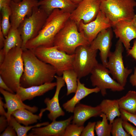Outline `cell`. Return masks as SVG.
<instances>
[{"instance_id":"obj_1","label":"cell","mask_w":136,"mask_h":136,"mask_svg":"<svg viewBox=\"0 0 136 136\" xmlns=\"http://www.w3.org/2000/svg\"><path fill=\"white\" fill-rule=\"evenodd\" d=\"M24 70L20 86L27 88L52 82L56 74L54 67L40 59L31 50L23 51Z\"/></svg>"},{"instance_id":"obj_2","label":"cell","mask_w":136,"mask_h":136,"mask_svg":"<svg viewBox=\"0 0 136 136\" xmlns=\"http://www.w3.org/2000/svg\"><path fill=\"white\" fill-rule=\"evenodd\" d=\"M71 13L58 9H54L48 17L38 35L27 42L25 49L31 50L40 46L48 47L53 46L56 36L69 19Z\"/></svg>"},{"instance_id":"obj_3","label":"cell","mask_w":136,"mask_h":136,"mask_svg":"<svg viewBox=\"0 0 136 136\" xmlns=\"http://www.w3.org/2000/svg\"><path fill=\"white\" fill-rule=\"evenodd\" d=\"M23 51L19 46L11 49L6 54L4 62L0 65V76L14 93L20 87V80L24 70Z\"/></svg>"},{"instance_id":"obj_4","label":"cell","mask_w":136,"mask_h":136,"mask_svg":"<svg viewBox=\"0 0 136 136\" xmlns=\"http://www.w3.org/2000/svg\"><path fill=\"white\" fill-rule=\"evenodd\" d=\"M83 34L79 31L76 23L70 19L56 36L53 46L70 55L74 54L79 46L90 45Z\"/></svg>"},{"instance_id":"obj_5","label":"cell","mask_w":136,"mask_h":136,"mask_svg":"<svg viewBox=\"0 0 136 136\" xmlns=\"http://www.w3.org/2000/svg\"><path fill=\"white\" fill-rule=\"evenodd\" d=\"M31 50L40 59L53 66L57 76H61L64 71L73 69L74 54H69L54 46H40Z\"/></svg>"},{"instance_id":"obj_6","label":"cell","mask_w":136,"mask_h":136,"mask_svg":"<svg viewBox=\"0 0 136 136\" xmlns=\"http://www.w3.org/2000/svg\"><path fill=\"white\" fill-rule=\"evenodd\" d=\"M135 7L134 0H100V10L114 26L120 20H132Z\"/></svg>"},{"instance_id":"obj_7","label":"cell","mask_w":136,"mask_h":136,"mask_svg":"<svg viewBox=\"0 0 136 136\" xmlns=\"http://www.w3.org/2000/svg\"><path fill=\"white\" fill-rule=\"evenodd\" d=\"M48 16L43 10L36 6L33 8L31 15L26 17L21 23L18 29L23 40L22 48L23 50L26 49L27 42L38 35Z\"/></svg>"},{"instance_id":"obj_8","label":"cell","mask_w":136,"mask_h":136,"mask_svg":"<svg viewBox=\"0 0 136 136\" xmlns=\"http://www.w3.org/2000/svg\"><path fill=\"white\" fill-rule=\"evenodd\" d=\"M98 50L93 49L90 45H81L76 49L73 69L79 79L90 74L98 63L96 59Z\"/></svg>"},{"instance_id":"obj_9","label":"cell","mask_w":136,"mask_h":136,"mask_svg":"<svg viewBox=\"0 0 136 136\" xmlns=\"http://www.w3.org/2000/svg\"><path fill=\"white\" fill-rule=\"evenodd\" d=\"M123 46L119 39L116 44L115 51L111 52L109 55L106 67L109 70L113 79L124 87L127 78L132 73V70L125 67L124 65L122 55Z\"/></svg>"},{"instance_id":"obj_10","label":"cell","mask_w":136,"mask_h":136,"mask_svg":"<svg viewBox=\"0 0 136 136\" xmlns=\"http://www.w3.org/2000/svg\"><path fill=\"white\" fill-rule=\"evenodd\" d=\"M108 69L102 64L98 63L93 68L90 77L92 85L98 87L102 96L107 94V90L110 89L113 92L123 90L122 86L110 75Z\"/></svg>"},{"instance_id":"obj_11","label":"cell","mask_w":136,"mask_h":136,"mask_svg":"<svg viewBox=\"0 0 136 136\" xmlns=\"http://www.w3.org/2000/svg\"><path fill=\"white\" fill-rule=\"evenodd\" d=\"M100 0H83L71 13L70 19L77 25L82 20L85 24L94 20L100 10Z\"/></svg>"},{"instance_id":"obj_12","label":"cell","mask_w":136,"mask_h":136,"mask_svg":"<svg viewBox=\"0 0 136 136\" xmlns=\"http://www.w3.org/2000/svg\"><path fill=\"white\" fill-rule=\"evenodd\" d=\"M78 26L79 31L83 34L90 44L101 31L111 28L112 25L108 19L100 10L94 20L87 24L81 20Z\"/></svg>"},{"instance_id":"obj_13","label":"cell","mask_w":136,"mask_h":136,"mask_svg":"<svg viewBox=\"0 0 136 136\" xmlns=\"http://www.w3.org/2000/svg\"><path fill=\"white\" fill-rule=\"evenodd\" d=\"M38 2L37 0H22L16 3L12 0L10 6L11 11L10 19L11 27L18 28L26 17L31 15L33 8L39 6Z\"/></svg>"},{"instance_id":"obj_14","label":"cell","mask_w":136,"mask_h":136,"mask_svg":"<svg viewBox=\"0 0 136 136\" xmlns=\"http://www.w3.org/2000/svg\"><path fill=\"white\" fill-rule=\"evenodd\" d=\"M56 85V89L54 95L50 99L47 97L44 100V102L46 106L45 108L41 109L39 115L41 118L43 113L47 110L49 112L47 116L49 119L53 121L60 116H63L65 115L64 112L60 106L59 100V95L62 88L65 86V82L61 76L55 75Z\"/></svg>"},{"instance_id":"obj_15","label":"cell","mask_w":136,"mask_h":136,"mask_svg":"<svg viewBox=\"0 0 136 136\" xmlns=\"http://www.w3.org/2000/svg\"><path fill=\"white\" fill-rule=\"evenodd\" d=\"M113 34L111 28L101 31L90 44L93 50H99L102 64L106 66L111 52Z\"/></svg>"},{"instance_id":"obj_16","label":"cell","mask_w":136,"mask_h":136,"mask_svg":"<svg viewBox=\"0 0 136 136\" xmlns=\"http://www.w3.org/2000/svg\"><path fill=\"white\" fill-rule=\"evenodd\" d=\"M73 118V116H71L64 120L53 121L43 127L33 128L27 136H63L66 128Z\"/></svg>"},{"instance_id":"obj_17","label":"cell","mask_w":136,"mask_h":136,"mask_svg":"<svg viewBox=\"0 0 136 136\" xmlns=\"http://www.w3.org/2000/svg\"><path fill=\"white\" fill-rule=\"evenodd\" d=\"M113 30L117 38H119L126 50L131 47L130 42L136 39V28L133 26L132 20H122L116 23Z\"/></svg>"},{"instance_id":"obj_18","label":"cell","mask_w":136,"mask_h":136,"mask_svg":"<svg viewBox=\"0 0 136 136\" xmlns=\"http://www.w3.org/2000/svg\"><path fill=\"white\" fill-rule=\"evenodd\" d=\"M0 92L5 100L4 106L5 108L7 109L6 117L8 122L12 113L17 110L26 109L33 113L37 112L38 110V108L37 107H31L24 103L16 94L9 92L1 88Z\"/></svg>"},{"instance_id":"obj_19","label":"cell","mask_w":136,"mask_h":136,"mask_svg":"<svg viewBox=\"0 0 136 136\" xmlns=\"http://www.w3.org/2000/svg\"><path fill=\"white\" fill-rule=\"evenodd\" d=\"M73 113L72 123L79 126H83L90 118L100 116L102 113L99 105L93 107L79 103L75 106Z\"/></svg>"},{"instance_id":"obj_20","label":"cell","mask_w":136,"mask_h":136,"mask_svg":"<svg viewBox=\"0 0 136 136\" xmlns=\"http://www.w3.org/2000/svg\"><path fill=\"white\" fill-rule=\"evenodd\" d=\"M56 85V82H51L27 88L20 86L16 94L23 101L30 100L37 96L43 95L53 89Z\"/></svg>"},{"instance_id":"obj_21","label":"cell","mask_w":136,"mask_h":136,"mask_svg":"<svg viewBox=\"0 0 136 136\" xmlns=\"http://www.w3.org/2000/svg\"><path fill=\"white\" fill-rule=\"evenodd\" d=\"M99 92V89L97 87L92 88L87 87L84 84L81 82L80 79H78L77 87L75 95L71 99L63 104L62 107L66 111L73 113L75 106L82 99L91 93Z\"/></svg>"},{"instance_id":"obj_22","label":"cell","mask_w":136,"mask_h":136,"mask_svg":"<svg viewBox=\"0 0 136 136\" xmlns=\"http://www.w3.org/2000/svg\"><path fill=\"white\" fill-rule=\"evenodd\" d=\"M38 5L48 16L56 9L71 13L78 5L70 0H40Z\"/></svg>"},{"instance_id":"obj_23","label":"cell","mask_w":136,"mask_h":136,"mask_svg":"<svg viewBox=\"0 0 136 136\" xmlns=\"http://www.w3.org/2000/svg\"><path fill=\"white\" fill-rule=\"evenodd\" d=\"M99 105L102 113L106 115L110 123L112 124L116 117H120L118 99H104Z\"/></svg>"},{"instance_id":"obj_24","label":"cell","mask_w":136,"mask_h":136,"mask_svg":"<svg viewBox=\"0 0 136 136\" xmlns=\"http://www.w3.org/2000/svg\"><path fill=\"white\" fill-rule=\"evenodd\" d=\"M22 39L18 29L11 27L5 38L3 49L6 55L9 50L15 47L19 46L22 48Z\"/></svg>"},{"instance_id":"obj_25","label":"cell","mask_w":136,"mask_h":136,"mask_svg":"<svg viewBox=\"0 0 136 136\" xmlns=\"http://www.w3.org/2000/svg\"><path fill=\"white\" fill-rule=\"evenodd\" d=\"M12 115L18 122L25 126L36 123L41 118L39 115L34 114L32 112L24 109L15 111Z\"/></svg>"},{"instance_id":"obj_26","label":"cell","mask_w":136,"mask_h":136,"mask_svg":"<svg viewBox=\"0 0 136 136\" xmlns=\"http://www.w3.org/2000/svg\"><path fill=\"white\" fill-rule=\"evenodd\" d=\"M118 99L120 109L136 114V91L129 90L125 95Z\"/></svg>"},{"instance_id":"obj_27","label":"cell","mask_w":136,"mask_h":136,"mask_svg":"<svg viewBox=\"0 0 136 136\" xmlns=\"http://www.w3.org/2000/svg\"><path fill=\"white\" fill-rule=\"evenodd\" d=\"M62 77L66 84L67 89L66 95L75 93L77 87V75L73 69H70L63 71Z\"/></svg>"},{"instance_id":"obj_28","label":"cell","mask_w":136,"mask_h":136,"mask_svg":"<svg viewBox=\"0 0 136 136\" xmlns=\"http://www.w3.org/2000/svg\"><path fill=\"white\" fill-rule=\"evenodd\" d=\"M15 129L18 136H27L28 132L33 128L38 127L46 125L49 123L48 122L38 123L35 125L30 126L22 125L18 122L12 115L8 122Z\"/></svg>"},{"instance_id":"obj_29","label":"cell","mask_w":136,"mask_h":136,"mask_svg":"<svg viewBox=\"0 0 136 136\" xmlns=\"http://www.w3.org/2000/svg\"><path fill=\"white\" fill-rule=\"evenodd\" d=\"M100 116L102 118L101 120L97 121L95 127V130L98 136H110L111 135L112 124L108 123L106 116L102 113Z\"/></svg>"},{"instance_id":"obj_30","label":"cell","mask_w":136,"mask_h":136,"mask_svg":"<svg viewBox=\"0 0 136 136\" xmlns=\"http://www.w3.org/2000/svg\"><path fill=\"white\" fill-rule=\"evenodd\" d=\"M0 10L2 19L1 22H0V26L4 36L6 38L11 27L10 22L11 11L10 7L3 8Z\"/></svg>"},{"instance_id":"obj_31","label":"cell","mask_w":136,"mask_h":136,"mask_svg":"<svg viewBox=\"0 0 136 136\" xmlns=\"http://www.w3.org/2000/svg\"><path fill=\"white\" fill-rule=\"evenodd\" d=\"M122 118L118 117L115 119L112 124L111 134L113 136H130L124 128Z\"/></svg>"},{"instance_id":"obj_32","label":"cell","mask_w":136,"mask_h":136,"mask_svg":"<svg viewBox=\"0 0 136 136\" xmlns=\"http://www.w3.org/2000/svg\"><path fill=\"white\" fill-rule=\"evenodd\" d=\"M84 127L83 126L70 124L66 128L63 136H80Z\"/></svg>"},{"instance_id":"obj_33","label":"cell","mask_w":136,"mask_h":136,"mask_svg":"<svg viewBox=\"0 0 136 136\" xmlns=\"http://www.w3.org/2000/svg\"><path fill=\"white\" fill-rule=\"evenodd\" d=\"M96 122H89L86 126L84 127L81 136H94L95 135L94 131Z\"/></svg>"},{"instance_id":"obj_34","label":"cell","mask_w":136,"mask_h":136,"mask_svg":"<svg viewBox=\"0 0 136 136\" xmlns=\"http://www.w3.org/2000/svg\"><path fill=\"white\" fill-rule=\"evenodd\" d=\"M120 117L123 120L129 121L136 126V114L130 113L120 109Z\"/></svg>"},{"instance_id":"obj_35","label":"cell","mask_w":136,"mask_h":136,"mask_svg":"<svg viewBox=\"0 0 136 136\" xmlns=\"http://www.w3.org/2000/svg\"><path fill=\"white\" fill-rule=\"evenodd\" d=\"M122 125L126 131L130 135L136 136V128L129 123L128 121L123 120Z\"/></svg>"},{"instance_id":"obj_36","label":"cell","mask_w":136,"mask_h":136,"mask_svg":"<svg viewBox=\"0 0 136 136\" xmlns=\"http://www.w3.org/2000/svg\"><path fill=\"white\" fill-rule=\"evenodd\" d=\"M15 130L12 126L8 125L6 128L0 134V136H16Z\"/></svg>"},{"instance_id":"obj_37","label":"cell","mask_w":136,"mask_h":136,"mask_svg":"<svg viewBox=\"0 0 136 136\" xmlns=\"http://www.w3.org/2000/svg\"><path fill=\"white\" fill-rule=\"evenodd\" d=\"M8 125V120L5 116L1 115L0 117V133L3 131Z\"/></svg>"},{"instance_id":"obj_38","label":"cell","mask_w":136,"mask_h":136,"mask_svg":"<svg viewBox=\"0 0 136 136\" xmlns=\"http://www.w3.org/2000/svg\"><path fill=\"white\" fill-rule=\"evenodd\" d=\"M127 53L128 55L131 56L136 61V39L133 41L132 47L127 51Z\"/></svg>"},{"instance_id":"obj_39","label":"cell","mask_w":136,"mask_h":136,"mask_svg":"<svg viewBox=\"0 0 136 136\" xmlns=\"http://www.w3.org/2000/svg\"><path fill=\"white\" fill-rule=\"evenodd\" d=\"M0 87L1 88L11 93H15L14 92L8 87L1 76H0Z\"/></svg>"},{"instance_id":"obj_40","label":"cell","mask_w":136,"mask_h":136,"mask_svg":"<svg viewBox=\"0 0 136 136\" xmlns=\"http://www.w3.org/2000/svg\"><path fill=\"white\" fill-rule=\"evenodd\" d=\"M129 82L133 86L136 88V67L134 68L133 73L130 77Z\"/></svg>"},{"instance_id":"obj_41","label":"cell","mask_w":136,"mask_h":136,"mask_svg":"<svg viewBox=\"0 0 136 136\" xmlns=\"http://www.w3.org/2000/svg\"><path fill=\"white\" fill-rule=\"evenodd\" d=\"M12 0H0V10L2 8L10 7Z\"/></svg>"},{"instance_id":"obj_42","label":"cell","mask_w":136,"mask_h":136,"mask_svg":"<svg viewBox=\"0 0 136 136\" xmlns=\"http://www.w3.org/2000/svg\"><path fill=\"white\" fill-rule=\"evenodd\" d=\"M5 38L3 34L1 26H0V49H3L4 46Z\"/></svg>"},{"instance_id":"obj_43","label":"cell","mask_w":136,"mask_h":136,"mask_svg":"<svg viewBox=\"0 0 136 136\" xmlns=\"http://www.w3.org/2000/svg\"><path fill=\"white\" fill-rule=\"evenodd\" d=\"M2 98L0 97V115H3L6 116L7 112L4 109V103L2 101Z\"/></svg>"},{"instance_id":"obj_44","label":"cell","mask_w":136,"mask_h":136,"mask_svg":"<svg viewBox=\"0 0 136 136\" xmlns=\"http://www.w3.org/2000/svg\"><path fill=\"white\" fill-rule=\"evenodd\" d=\"M6 54L4 53L3 49L0 50V65L4 62L6 57Z\"/></svg>"},{"instance_id":"obj_45","label":"cell","mask_w":136,"mask_h":136,"mask_svg":"<svg viewBox=\"0 0 136 136\" xmlns=\"http://www.w3.org/2000/svg\"><path fill=\"white\" fill-rule=\"evenodd\" d=\"M132 20L133 26L136 28V14L135 15Z\"/></svg>"},{"instance_id":"obj_46","label":"cell","mask_w":136,"mask_h":136,"mask_svg":"<svg viewBox=\"0 0 136 136\" xmlns=\"http://www.w3.org/2000/svg\"><path fill=\"white\" fill-rule=\"evenodd\" d=\"M73 3L78 5L83 0H70Z\"/></svg>"},{"instance_id":"obj_47","label":"cell","mask_w":136,"mask_h":136,"mask_svg":"<svg viewBox=\"0 0 136 136\" xmlns=\"http://www.w3.org/2000/svg\"><path fill=\"white\" fill-rule=\"evenodd\" d=\"M14 2L16 3H18L21 1V0H12Z\"/></svg>"}]
</instances>
